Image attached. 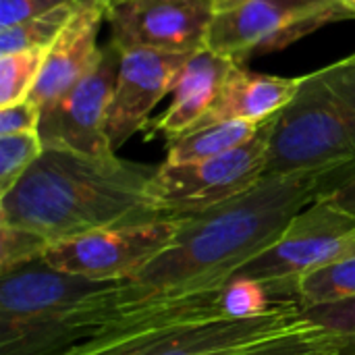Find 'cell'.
<instances>
[{"mask_svg": "<svg viewBox=\"0 0 355 355\" xmlns=\"http://www.w3.org/2000/svg\"><path fill=\"white\" fill-rule=\"evenodd\" d=\"M331 171L266 175L241 196L183 216L175 243L162 256L135 279L110 283L96 295L89 312L92 339L160 306L223 289L318 198Z\"/></svg>", "mask_w": 355, "mask_h": 355, "instance_id": "obj_1", "label": "cell"}, {"mask_svg": "<svg viewBox=\"0 0 355 355\" xmlns=\"http://www.w3.org/2000/svg\"><path fill=\"white\" fill-rule=\"evenodd\" d=\"M158 166L71 150H44L0 196V225L25 229L48 245L94 231L162 218L150 200Z\"/></svg>", "mask_w": 355, "mask_h": 355, "instance_id": "obj_2", "label": "cell"}, {"mask_svg": "<svg viewBox=\"0 0 355 355\" xmlns=\"http://www.w3.org/2000/svg\"><path fill=\"white\" fill-rule=\"evenodd\" d=\"M304 322L297 302L252 316H229L218 289L160 306L62 355H231Z\"/></svg>", "mask_w": 355, "mask_h": 355, "instance_id": "obj_3", "label": "cell"}, {"mask_svg": "<svg viewBox=\"0 0 355 355\" xmlns=\"http://www.w3.org/2000/svg\"><path fill=\"white\" fill-rule=\"evenodd\" d=\"M355 162V54L302 77L275 116L266 175L324 171Z\"/></svg>", "mask_w": 355, "mask_h": 355, "instance_id": "obj_4", "label": "cell"}, {"mask_svg": "<svg viewBox=\"0 0 355 355\" xmlns=\"http://www.w3.org/2000/svg\"><path fill=\"white\" fill-rule=\"evenodd\" d=\"M106 285L56 270L44 258L0 272V355H62L85 343V316Z\"/></svg>", "mask_w": 355, "mask_h": 355, "instance_id": "obj_5", "label": "cell"}, {"mask_svg": "<svg viewBox=\"0 0 355 355\" xmlns=\"http://www.w3.org/2000/svg\"><path fill=\"white\" fill-rule=\"evenodd\" d=\"M355 250V218L327 200H314L258 258L233 279L258 283L275 302H295L297 283L316 268Z\"/></svg>", "mask_w": 355, "mask_h": 355, "instance_id": "obj_6", "label": "cell"}, {"mask_svg": "<svg viewBox=\"0 0 355 355\" xmlns=\"http://www.w3.org/2000/svg\"><path fill=\"white\" fill-rule=\"evenodd\" d=\"M272 119L243 146L187 164L162 162L150 181L154 210L166 218H183L229 202L266 177Z\"/></svg>", "mask_w": 355, "mask_h": 355, "instance_id": "obj_7", "label": "cell"}, {"mask_svg": "<svg viewBox=\"0 0 355 355\" xmlns=\"http://www.w3.org/2000/svg\"><path fill=\"white\" fill-rule=\"evenodd\" d=\"M347 19L355 15L343 0H243L216 12L206 48L243 64Z\"/></svg>", "mask_w": 355, "mask_h": 355, "instance_id": "obj_8", "label": "cell"}, {"mask_svg": "<svg viewBox=\"0 0 355 355\" xmlns=\"http://www.w3.org/2000/svg\"><path fill=\"white\" fill-rule=\"evenodd\" d=\"M181 218L121 225L50 245L44 262L94 283H125L144 272L177 239Z\"/></svg>", "mask_w": 355, "mask_h": 355, "instance_id": "obj_9", "label": "cell"}, {"mask_svg": "<svg viewBox=\"0 0 355 355\" xmlns=\"http://www.w3.org/2000/svg\"><path fill=\"white\" fill-rule=\"evenodd\" d=\"M121 48L108 42L96 64L58 100L42 108L40 139L44 150H71L85 156L116 154L106 135L108 108L119 77Z\"/></svg>", "mask_w": 355, "mask_h": 355, "instance_id": "obj_10", "label": "cell"}, {"mask_svg": "<svg viewBox=\"0 0 355 355\" xmlns=\"http://www.w3.org/2000/svg\"><path fill=\"white\" fill-rule=\"evenodd\" d=\"M216 12L214 0H114L106 21L121 50L191 54L206 48Z\"/></svg>", "mask_w": 355, "mask_h": 355, "instance_id": "obj_11", "label": "cell"}, {"mask_svg": "<svg viewBox=\"0 0 355 355\" xmlns=\"http://www.w3.org/2000/svg\"><path fill=\"white\" fill-rule=\"evenodd\" d=\"M191 54L150 48L121 50L119 77L106 121V135L114 152L148 127L150 112L173 89Z\"/></svg>", "mask_w": 355, "mask_h": 355, "instance_id": "obj_12", "label": "cell"}, {"mask_svg": "<svg viewBox=\"0 0 355 355\" xmlns=\"http://www.w3.org/2000/svg\"><path fill=\"white\" fill-rule=\"evenodd\" d=\"M233 67H237L235 60L216 54L210 48L193 52L175 79L171 106L148 123L144 129L148 131L146 137L150 139L156 133H162L168 141L198 127L214 106Z\"/></svg>", "mask_w": 355, "mask_h": 355, "instance_id": "obj_13", "label": "cell"}, {"mask_svg": "<svg viewBox=\"0 0 355 355\" xmlns=\"http://www.w3.org/2000/svg\"><path fill=\"white\" fill-rule=\"evenodd\" d=\"M108 15L106 4L81 6L58 40L48 48L40 79L29 96L40 108L50 106L71 89L98 60V31Z\"/></svg>", "mask_w": 355, "mask_h": 355, "instance_id": "obj_14", "label": "cell"}, {"mask_svg": "<svg viewBox=\"0 0 355 355\" xmlns=\"http://www.w3.org/2000/svg\"><path fill=\"white\" fill-rule=\"evenodd\" d=\"M300 85L302 77H277L237 64L229 73L214 106L198 127L223 121H248L262 125L277 116L295 98Z\"/></svg>", "mask_w": 355, "mask_h": 355, "instance_id": "obj_15", "label": "cell"}, {"mask_svg": "<svg viewBox=\"0 0 355 355\" xmlns=\"http://www.w3.org/2000/svg\"><path fill=\"white\" fill-rule=\"evenodd\" d=\"M260 127L262 125H254L248 121H223L196 127L175 139H168V154L164 162L187 164L227 154L250 141Z\"/></svg>", "mask_w": 355, "mask_h": 355, "instance_id": "obj_16", "label": "cell"}, {"mask_svg": "<svg viewBox=\"0 0 355 355\" xmlns=\"http://www.w3.org/2000/svg\"><path fill=\"white\" fill-rule=\"evenodd\" d=\"M355 295V250L306 275L295 289L302 308L341 302Z\"/></svg>", "mask_w": 355, "mask_h": 355, "instance_id": "obj_17", "label": "cell"}, {"mask_svg": "<svg viewBox=\"0 0 355 355\" xmlns=\"http://www.w3.org/2000/svg\"><path fill=\"white\" fill-rule=\"evenodd\" d=\"M81 6H60L0 29V54H12L21 50H48Z\"/></svg>", "mask_w": 355, "mask_h": 355, "instance_id": "obj_18", "label": "cell"}, {"mask_svg": "<svg viewBox=\"0 0 355 355\" xmlns=\"http://www.w3.org/2000/svg\"><path fill=\"white\" fill-rule=\"evenodd\" d=\"M343 347V341L310 322H304L293 331L264 339L231 355H339Z\"/></svg>", "mask_w": 355, "mask_h": 355, "instance_id": "obj_19", "label": "cell"}, {"mask_svg": "<svg viewBox=\"0 0 355 355\" xmlns=\"http://www.w3.org/2000/svg\"><path fill=\"white\" fill-rule=\"evenodd\" d=\"M48 50L0 54V108L27 100L40 79Z\"/></svg>", "mask_w": 355, "mask_h": 355, "instance_id": "obj_20", "label": "cell"}, {"mask_svg": "<svg viewBox=\"0 0 355 355\" xmlns=\"http://www.w3.org/2000/svg\"><path fill=\"white\" fill-rule=\"evenodd\" d=\"M44 144L37 131L0 135V196H4L40 158Z\"/></svg>", "mask_w": 355, "mask_h": 355, "instance_id": "obj_21", "label": "cell"}, {"mask_svg": "<svg viewBox=\"0 0 355 355\" xmlns=\"http://www.w3.org/2000/svg\"><path fill=\"white\" fill-rule=\"evenodd\" d=\"M302 318L345 345L355 341V295L333 304L302 308Z\"/></svg>", "mask_w": 355, "mask_h": 355, "instance_id": "obj_22", "label": "cell"}, {"mask_svg": "<svg viewBox=\"0 0 355 355\" xmlns=\"http://www.w3.org/2000/svg\"><path fill=\"white\" fill-rule=\"evenodd\" d=\"M48 248L42 237L25 229L0 225V272L44 258Z\"/></svg>", "mask_w": 355, "mask_h": 355, "instance_id": "obj_23", "label": "cell"}, {"mask_svg": "<svg viewBox=\"0 0 355 355\" xmlns=\"http://www.w3.org/2000/svg\"><path fill=\"white\" fill-rule=\"evenodd\" d=\"M114 0H0V29L21 23L25 19L50 12L60 6H81V4H106L110 8Z\"/></svg>", "mask_w": 355, "mask_h": 355, "instance_id": "obj_24", "label": "cell"}, {"mask_svg": "<svg viewBox=\"0 0 355 355\" xmlns=\"http://www.w3.org/2000/svg\"><path fill=\"white\" fill-rule=\"evenodd\" d=\"M40 121H42V108L29 98L10 106H2L0 108V135L37 131Z\"/></svg>", "mask_w": 355, "mask_h": 355, "instance_id": "obj_25", "label": "cell"}, {"mask_svg": "<svg viewBox=\"0 0 355 355\" xmlns=\"http://www.w3.org/2000/svg\"><path fill=\"white\" fill-rule=\"evenodd\" d=\"M318 200H327L335 208L343 210L345 214H349V216L355 218V173L349 179H345L343 183H339L335 189L322 193Z\"/></svg>", "mask_w": 355, "mask_h": 355, "instance_id": "obj_26", "label": "cell"}, {"mask_svg": "<svg viewBox=\"0 0 355 355\" xmlns=\"http://www.w3.org/2000/svg\"><path fill=\"white\" fill-rule=\"evenodd\" d=\"M214 2H216L218 10H225V8H231V6H235V4H239L243 0H214Z\"/></svg>", "mask_w": 355, "mask_h": 355, "instance_id": "obj_27", "label": "cell"}, {"mask_svg": "<svg viewBox=\"0 0 355 355\" xmlns=\"http://www.w3.org/2000/svg\"><path fill=\"white\" fill-rule=\"evenodd\" d=\"M339 355H355V341L354 343H347V345L339 352Z\"/></svg>", "mask_w": 355, "mask_h": 355, "instance_id": "obj_28", "label": "cell"}, {"mask_svg": "<svg viewBox=\"0 0 355 355\" xmlns=\"http://www.w3.org/2000/svg\"><path fill=\"white\" fill-rule=\"evenodd\" d=\"M343 2H345V6L355 15V0H343Z\"/></svg>", "mask_w": 355, "mask_h": 355, "instance_id": "obj_29", "label": "cell"}]
</instances>
